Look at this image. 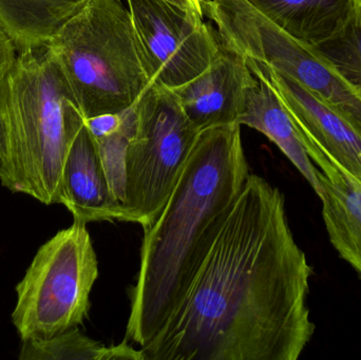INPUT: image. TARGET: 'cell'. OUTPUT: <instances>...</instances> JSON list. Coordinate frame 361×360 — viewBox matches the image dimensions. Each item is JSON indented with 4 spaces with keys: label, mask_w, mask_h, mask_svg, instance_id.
Listing matches in <instances>:
<instances>
[{
    "label": "cell",
    "mask_w": 361,
    "mask_h": 360,
    "mask_svg": "<svg viewBox=\"0 0 361 360\" xmlns=\"http://www.w3.org/2000/svg\"><path fill=\"white\" fill-rule=\"evenodd\" d=\"M312 274L284 194L250 173L177 308L140 350L145 360H297L315 333Z\"/></svg>",
    "instance_id": "cell-1"
},
{
    "label": "cell",
    "mask_w": 361,
    "mask_h": 360,
    "mask_svg": "<svg viewBox=\"0 0 361 360\" xmlns=\"http://www.w3.org/2000/svg\"><path fill=\"white\" fill-rule=\"evenodd\" d=\"M248 175L241 125L200 132L169 202L144 230L126 340L143 348L164 327Z\"/></svg>",
    "instance_id": "cell-2"
},
{
    "label": "cell",
    "mask_w": 361,
    "mask_h": 360,
    "mask_svg": "<svg viewBox=\"0 0 361 360\" xmlns=\"http://www.w3.org/2000/svg\"><path fill=\"white\" fill-rule=\"evenodd\" d=\"M85 118L49 44L17 51L0 85V182L61 204L63 163Z\"/></svg>",
    "instance_id": "cell-3"
},
{
    "label": "cell",
    "mask_w": 361,
    "mask_h": 360,
    "mask_svg": "<svg viewBox=\"0 0 361 360\" xmlns=\"http://www.w3.org/2000/svg\"><path fill=\"white\" fill-rule=\"evenodd\" d=\"M49 46L85 118L128 109L150 85L122 0H88Z\"/></svg>",
    "instance_id": "cell-4"
},
{
    "label": "cell",
    "mask_w": 361,
    "mask_h": 360,
    "mask_svg": "<svg viewBox=\"0 0 361 360\" xmlns=\"http://www.w3.org/2000/svg\"><path fill=\"white\" fill-rule=\"evenodd\" d=\"M87 224H73L38 249L16 285L12 323L21 342L44 340L84 323L99 261Z\"/></svg>",
    "instance_id": "cell-5"
},
{
    "label": "cell",
    "mask_w": 361,
    "mask_h": 360,
    "mask_svg": "<svg viewBox=\"0 0 361 360\" xmlns=\"http://www.w3.org/2000/svg\"><path fill=\"white\" fill-rule=\"evenodd\" d=\"M135 109V133L126 154L124 222L146 230L169 202L201 131L187 118L173 91L154 82Z\"/></svg>",
    "instance_id": "cell-6"
},
{
    "label": "cell",
    "mask_w": 361,
    "mask_h": 360,
    "mask_svg": "<svg viewBox=\"0 0 361 360\" xmlns=\"http://www.w3.org/2000/svg\"><path fill=\"white\" fill-rule=\"evenodd\" d=\"M202 8L227 46L297 80L361 130L360 91L316 46L288 35L248 0H203Z\"/></svg>",
    "instance_id": "cell-7"
},
{
    "label": "cell",
    "mask_w": 361,
    "mask_h": 360,
    "mask_svg": "<svg viewBox=\"0 0 361 360\" xmlns=\"http://www.w3.org/2000/svg\"><path fill=\"white\" fill-rule=\"evenodd\" d=\"M150 84L175 90L207 69L220 36L204 15L169 0H126Z\"/></svg>",
    "instance_id": "cell-8"
},
{
    "label": "cell",
    "mask_w": 361,
    "mask_h": 360,
    "mask_svg": "<svg viewBox=\"0 0 361 360\" xmlns=\"http://www.w3.org/2000/svg\"><path fill=\"white\" fill-rule=\"evenodd\" d=\"M246 58V57H245ZM256 77L275 91L299 137L310 139L361 182V130L345 114L286 74L246 58Z\"/></svg>",
    "instance_id": "cell-9"
},
{
    "label": "cell",
    "mask_w": 361,
    "mask_h": 360,
    "mask_svg": "<svg viewBox=\"0 0 361 360\" xmlns=\"http://www.w3.org/2000/svg\"><path fill=\"white\" fill-rule=\"evenodd\" d=\"M255 77L245 57L220 37L207 69L173 91L193 126L203 131L238 124L246 90Z\"/></svg>",
    "instance_id": "cell-10"
},
{
    "label": "cell",
    "mask_w": 361,
    "mask_h": 360,
    "mask_svg": "<svg viewBox=\"0 0 361 360\" xmlns=\"http://www.w3.org/2000/svg\"><path fill=\"white\" fill-rule=\"evenodd\" d=\"M61 204L67 207L74 221L124 222V207L110 187L94 139L85 124L63 163Z\"/></svg>",
    "instance_id": "cell-11"
},
{
    "label": "cell",
    "mask_w": 361,
    "mask_h": 360,
    "mask_svg": "<svg viewBox=\"0 0 361 360\" xmlns=\"http://www.w3.org/2000/svg\"><path fill=\"white\" fill-rule=\"evenodd\" d=\"M314 164L322 192V217L337 253L361 279V182L326 156L313 142L300 137Z\"/></svg>",
    "instance_id": "cell-12"
},
{
    "label": "cell",
    "mask_w": 361,
    "mask_h": 360,
    "mask_svg": "<svg viewBox=\"0 0 361 360\" xmlns=\"http://www.w3.org/2000/svg\"><path fill=\"white\" fill-rule=\"evenodd\" d=\"M238 124L263 133L275 143L319 197L318 168L307 154L290 114L264 80L255 77L248 87Z\"/></svg>",
    "instance_id": "cell-13"
},
{
    "label": "cell",
    "mask_w": 361,
    "mask_h": 360,
    "mask_svg": "<svg viewBox=\"0 0 361 360\" xmlns=\"http://www.w3.org/2000/svg\"><path fill=\"white\" fill-rule=\"evenodd\" d=\"M286 33L318 46L341 33L353 17V0H248Z\"/></svg>",
    "instance_id": "cell-14"
},
{
    "label": "cell",
    "mask_w": 361,
    "mask_h": 360,
    "mask_svg": "<svg viewBox=\"0 0 361 360\" xmlns=\"http://www.w3.org/2000/svg\"><path fill=\"white\" fill-rule=\"evenodd\" d=\"M88 0H0V25L17 51L49 44Z\"/></svg>",
    "instance_id": "cell-15"
},
{
    "label": "cell",
    "mask_w": 361,
    "mask_h": 360,
    "mask_svg": "<svg viewBox=\"0 0 361 360\" xmlns=\"http://www.w3.org/2000/svg\"><path fill=\"white\" fill-rule=\"evenodd\" d=\"M20 360H145L141 350H135L125 340L118 346L105 347L78 328L44 340H23Z\"/></svg>",
    "instance_id": "cell-16"
},
{
    "label": "cell",
    "mask_w": 361,
    "mask_h": 360,
    "mask_svg": "<svg viewBox=\"0 0 361 360\" xmlns=\"http://www.w3.org/2000/svg\"><path fill=\"white\" fill-rule=\"evenodd\" d=\"M135 129V105L122 111V120L114 128L92 135L110 187L124 207L126 200V154Z\"/></svg>",
    "instance_id": "cell-17"
},
{
    "label": "cell",
    "mask_w": 361,
    "mask_h": 360,
    "mask_svg": "<svg viewBox=\"0 0 361 360\" xmlns=\"http://www.w3.org/2000/svg\"><path fill=\"white\" fill-rule=\"evenodd\" d=\"M316 48L361 92V25L353 17L341 33Z\"/></svg>",
    "instance_id": "cell-18"
},
{
    "label": "cell",
    "mask_w": 361,
    "mask_h": 360,
    "mask_svg": "<svg viewBox=\"0 0 361 360\" xmlns=\"http://www.w3.org/2000/svg\"><path fill=\"white\" fill-rule=\"evenodd\" d=\"M16 56V44L0 25V85L10 71Z\"/></svg>",
    "instance_id": "cell-19"
},
{
    "label": "cell",
    "mask_w": 361,
    "mask_h": 360,
    "mask_svg": "<svg viewBox=\"0 0 361 360\" xmlns=\"http://www.w3.org/2000/svg\"><path fill=\"white\" fill-rule=\"evenodd\" d=\"M169 1L178 4L182 8H191V10L197 11V12L203 14V8H202L203 0H169Z\"/></svg>",
    "instance_id": "cell-20"
},
{
    "label": "cell",
    "mask_w": 361,
    "mask_h": 360,
    "mask_svg": "<svg viewBox=\"0 0 361 360\" xmlns=\"http://www.w3.org/2000/svg\"><path fill=\"white\" fill-rule=\"evenodd\" d=\"M353 18L356 23L361 25V0H353Z\"/></svg>",
    "instance_id": "cell-21"
}]
</instances>
